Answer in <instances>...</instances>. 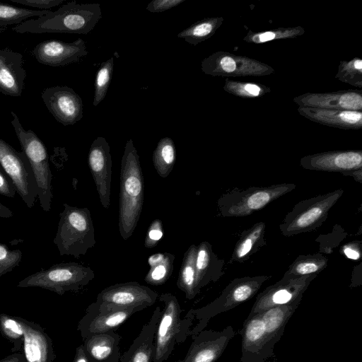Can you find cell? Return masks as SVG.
Here are the masks:
<instances>
[{"mask_svg":"<svg viewBox=\"0 0 362 362\" xmlns=\"http://www.w3.org/2000/svg\"><path fill=\"white\" fill-rule=\"evenodd\" d=\"M144 182L139 156L129 139L122 158L119 182V230L127 240L133 234L142 211Z\"/></svg>","mask_w":362,"mask_h":362,"instance_id":"cell-1","label":"cell"},{"mask_svg":"<svg viewBox=\"0 0 362 362\" xmlns=\"http://www.w3.org/2000/svg\"><path fill=\"white\" fill-rule=\"evenodd\" d=\"M102 17L99 4L68 2L55 11L35 19L25 21L11 30L18 33H90Z\"/></svg>","mask_w":362,"mask_h":362,"instance_id":"cell-2","label":"cell"},{"mask_svg":"<svg viewBox=\"0 0 362 362\" xmlns=\"http://www.w3.org/2000/svg\"><path fill=\"white\" fill-rule=\"evenodd\" d=\"M53 240L60 255L79 258L95 245V229L90 210L64 203Z\"/></svg>","mask_w":362,"mask_h":362,"instance_id":"cell-3","label":"cell"},{"mask_svg":"<svg viewBox=\"0 0 362 362\" xmlns=\"http://www.w3.org/2000/svg\"><path fill=\"white\" fill-rule=\"evenodd\" d=\"M158 298L163 303V309L155 333L153 362H164L170 356L175 345L185 342L189 336L194 317L187 313L181 318L183 310L177 297L172 293H162Z\"/></svg>","mask_w":362,"mask_h":362,"instance_id":"cell-4","label":"cell"},{"mask_svg":"<svg viewBox=\"0 0 362 362\" xmlns=\"http://www.w3.org/2000/svg\"><path fill=\"white\" fill-rule=\"evenodd\" d=\"M11 124L21 144L23 152L32 168L37 187V197L44 211L51 209L53 197L52 173L49 163L47 148L42 140L31 129L25 130L17 115L11 111Z\"/></svg>","mask_w":362,"mask_h":362,"instance_id":"cell-5","label":"cell"},{"mask_svg":"<svg viewBox=\"0 0 362 362\" xmlns=\"http://www.w3.org/2000/svg\"><path fill=\"white\" fill-rule=\"evenodd\" d=\"M295 188L293 183H281L268 187L233 189L218 199V215L224 218L250 215Z\"/></svg>","mask_w":362,"mask_h":362,"instance_id":"cell-6","label":"cell"},{"mask_svg":"<svg viewBox=\"0 0 362 362\" xmlns=\"http://www.w3.org/2000/svg\"><path fill=\"white\" fill-rule=\"evenodd\" d=\"M343 193L342 189H338L298 202L279 225L281 234L290 237L316 230Z\"/></svg>","mask_w":362,"mask_h":362,"instance_id":"cell-7","label":"cell"},{"mask_svg":"<svg viewBox=\"0 0 362 362\" xmlns=\"http://www.w3.org/2000/svg\"><path fill=\"white\" fill-rule=\"evenodd\" d=\"M95 277L92 269L76 262L55 264L20 281L17 287H39L62 296L67 291H77Z\"/></svg>","mask_w":362,"mask_h":362,"instance_id":"cell-8","label":"cell"},{"mask_svg":"<svg viewBox=\"0 0 362 362\" xmlns=\"http://www.w3.org/2000/svg\"><path fill=\"white\" fill-rule=\"evenodd\" d=\"M0 165L16 187L26 206L33 207L37 187L30 164L25 153L0 139Z\"/></svg>","mask_w":362,"mask_h":362,"instance_id":"cell-9","label":"cell"},{"mask_svg":"<svg viewBox=\"0 0 362 362\" xmlns=\"http://www.w3.org/2000/svg\"><path fill=\"white\" fill-rule=\"evenodd\" d=\"M202 71L214 76H262L274 72L269 65L245 56L218 51L201 62Z\"/></svg>","mask_w":362,"mask_h":362,"instance_id":"cell-10","label":"cell"},{"mask_svg":"<svg viewBox=\"0 0 362 362\" xmlns=\"http://www.w3.org/2000/svg\"><path fill=\"white\" fill-rule=\"evenodd\" d=\"M158 293L136 281L116 284L102 290L95 302L111 308H146L153 305Z\"/></svg>","mask_w":362,"mask_h":362,"instance_id":"cell-11","label":"cell"},{"mask_svg":"<svg viewBox=\"0 0 362 362\" xmlns=\"http://www.w3.org/2000/svg\"><path fill=\"white\" fill-rule=\"evenodd\" d=\"M144 310L142 308H111L96 302L86 309L79 320L77 330L82 339L93 334L115 331L134 313Z\"/></svg>","mask_w":362,"mask_h":362,"instance_id":"cell-12","label":"cell"},{"mask_svg":"<svg viewBox=\"0 0 362 362\" xmlns=\"http://www.w3.org/2000/svg\"><path fill=\"white\" fill-rule=\"evenodd\" d=\"M41 97L49 112L64 126L73 125L82 119V99L71 88L49 87L43 90Z\"/></svg>","mask_w":362,"mask_h":362,"instance_id":"cell-13","label":"cell"},{"mask_svg":"<svg viewBox=\"0 0 362 362\" xmlns=\"http://www.w3.org/2000/svg\"><path fill=\"white\" fill-rule=\"evenodd\" d=\"M88 162L99 200L105 209H108L110 206L112 158L110 145L104 137L98 136L91 144Z\"/></svg>","mask_w":362,"mask_h":362,"instance_id":"cell-14","label":"cell"},{"mask_svg":"<svg viewBox=\"0 0 362 362\" xmlns=\"http://www.w3.org/2000/svg\"><path fill=\"white\" fill-rule=\"evenodd\" d=\"M36 60L49 66H63L78 62L88 54L85 42L78 38L72 42L49 40L37 44L31 52Z\"/></svg>","mask_w":362,"mask_h":362,"instance_id":"cell-15","label":"cell"},{"mask_svg":"<svg viewBox=\"0 0 362 362\" xmlns=\"http://www.w3.org/2000/svg\"><path fill=\"white\" fill-rule=\"evenodd\" d=\"M306 170L344 173L362 169V151L360 150L334 151L308 155L300 160Z\"/></svg>","mask_w":362,"mask_h":362,"instance_id":"cell-16","label":"cell"},{"mask_svg":"<svg viewBox=\"0 0 362 362\" xmlns=\"http://www.w3.org/2000/svg\"><path fill=\"white\" fill-rule=\"evenodd\" d=\"M293 101L300 107L361 112L362 91L348 90L322 93H308L295 97Z\"/></svg>","mask_w":362,"mask_h":362,"instance_id":"cell-17","label":"cell"},{"mask_svg":"<svg viewBox=\"0 0 362 362\" xmlns=\"http://www.w3.org/2000/svg\"><path fill=\"white\" fill-rule=\"evenodd\" d=\"M23 328V355L26 362H54L52 339L38 324L18 317Z\"/></svg>","mask_w":362,"mask_h":362,"instance_id":"cell-18","label":"cell"},{"mask_svg":"<svg viewBox=\"0 0 362 362\" xmlns=\"http://www.w3.org/2000/svg\"><path fill=\"white\" fill-rule=\"evenodd\" d=\"M22 54L6 48L0 49V93L20 97L25 88L26 71Z\"/></svg>","mask_w":362,"mask_h":362,"instance_id":"cell-19","label":"cell"},{"mask_svg":"<svg viewBox=\"0 0 362 362\" xmlns=\"http://www.w3.org/2000/svg\"><path fill=\"white\" fill-rule=\"evenodd\" d=\"M160 314L161 308L157 306L129 348L120 356L119 362H153L155 333Z\"/></svg>","mask_w":362,"mask_h":362,"instance_id":"cell-20","label":"cell"},{"mask_svg":"<svg viewBox=\"0 0 362 362\" xmlns=\"http://www.w3.org/2000/svg\"><path fill=\"white\" fill-rule=\"evenodd\" d=\"M298 112L306 119L320 124L343 129L362 128V112L359 111L298 107Z\"/></svg>","mask_w":362,"mask_h":362,"instance_id":"cell-21","label":"cell"},{"mask_svg":"<svg viewBox=\"0 0 362 362\" xmlns=\"http://www.w3.org/2000/svg\"><path fill=\"white\" fill-rule=\"evenodd\" d=\"M121 339L115 331H110L87 337L82 344L90 362H119Z\"/></svg>","mask_w":362,"mask_h":362,"instance_id":"cell-22","label":"cell"},{"mask_svg":"<svg viewBox=\"0 0 362 362\" xmlns=\"http://www.w3.org/2000/svg\"><path fill=\"white\" fill-rule=\"evenodd\" d=\"M224 259H220L212 250L211 245L202 241L197 246L195 260L197 282L199 288L211 281H217L223 274Z\"/></svg>","mask_w":362,"mask_h":362,"instance_id":"cell-23","label":"cell"},{"mask_svg":"<svg viewBox=\"0 0 362 362\" xmlns=\"http://www.w3.org/2000/svg\"><path fill=\"white\" fill-rule=\"evenodd\" d=\"M265 230L266 223L262 221L244 230L235 245L229 263H243L264 246Z\"/></svg>","mask_w":362,"mask_h":362,"instance_id":"cell-24","label":"cell"},{"mask_svg":"<svg viewBox=\"0 0 362 362\" xmlns=\"http://www.w3.org/2000/svg\"><path fill=\"white\" fill-rule=\"evenodd\" d=\"M197 246L191 245L185 252L176 285L187 300H192L199 292L197 286L195 260Z\"/></svg>","mask_w":362,"mask_h":362,"instance_id":"cell-25","label":"cell"},{"mask_svg":"<svg viewBox=\"0 0 362 362\" xmlns=\"http://www.w3.org/2000/svg\"><path fill=\"white\" fill-rule=\"evenodd\" d=\"M175 255L170 252H157L148 258L149 269L144 281L152 286L164 284L170 277L174 267Z\"/></svg>","mask_w":362,"mask_h":362,"instance_id":"cell-26","label":"cell"},{"mask_svg":"<svg viewBox=\"0 0 362 362\" xmlns=\"http://www.w3.org/2000/svg\"><path fill=\"white\" fill-rule=\"evenodd\" d=\"M328 264V259L321 253L299 255L288 267L283 279H297L307 275L317 274Z\"/></svg>","mask_w":362,"mask_h":362,"instance_id":"cell-27","label":"cell"},{"mask_svg":"<svg viewBox=\"0 0 362 362\" xmlns=\"http://www.w3.org/2000/svg\"><path fill=\"white\" fill-rule=\"evenodd\" d=\"M223 22V17L205 18L180 32L177 37L195 46L214 35Z\"/></svg>","mask_w":362,"mask_h":362,"instance_id":"cell-28","label":"cell"},{"mask_svg":"<svg viewBox=\"0 0 362 362\" xmlns=\"http://www.w3.org/2000/svg\"><path fill=\"white\" fill-rule=\"evenodd\" d=\"M175 159L176 149L173 140L168 136L160 139L152 156L153 166L160 177L165 178L169 175Z\"/></svg>","mask_w":362,"mask_h":362,"instance_id":"cell-29","label":"cell"},{"mask_svg":"<svg viewBox=\"0 0 362 362\" xmlns=\"http://www.w3.org/2000/svg\"><path fill=\"white\" fill-rule=\"evenodd\" d=\"M194 339L184 358L175 362H214L217 356V348L205 333L192 336Z\"/></svg>","mask_w":362,"mask_h":362,"instance_id":"cell-30","label":"cell"},{"mask_svg":"<svg viewBox=\"0 0 362 362\" xmlns=\"http://www.w3.org/2000/svg\"><path fill=\"white\" fill-rule=\"evenodd\" d=\"M49 10H33L0 3V27L19 25L31 17H40Z\"/></svg>","mask_w":362,"mask_h":362,"instance_id":"cell-31","label":"cell"},{"mask_svg":"<svg viewBox=\"0 0 362 362\" xmlns=\"http://www.w3.org/2000/svg\"><path fill=\"white\" fill-rule=\"evenodd\" d=\"M304 28L298 26L294 28H279L269 30L252 32L249 31L243 40L247 43L260 44L274 40L293 38L302 35Z\"/></svg>","mask_w":362,"mask_h":362,"instance_id":"cell-32","label":"cell"},{"mask_svg":"<svg viewBox=\"0 0 362 362\" xmlns=\"http://www.w3.org/2000/svg\"><path fill=\"white\" fill-rule=\"evenodd\" d=\"M223 89L230 94L244 98L262 97L271 92L270 88L262 84L228 78H226L225 81Z\"/></svg>","mask_w":362,"mask_h":362,"instance_id":"cell-33","label":"cell"},{"mask_svg":"<svg viewBox=\"0 0 362 362\" xmlns=\"http://www.w3.org/2000/svg\"><path fill=\"white\" fill-rule=\"evenodd\" d=\"M0 331L13 344V352L21 351L23 343V328L18 317L0 314Z\"/></svg>","mask_w":362,"mask_h":362,"instance_id":"cell-34","label":"cell"},{"mask_svg":"<svg viewBox=\"0 0 362 362\" xmlns=\"http://www.w3.org/2000/svg\"><path fill=\"white\" fill-rule=\"evenodd\" d=\"M114 67V59L111 57L103 62L97 71L94 82L93 104L97 106L105 97L110 86Z\"/></svg>","mask_w":362,"mask_h":362,"instance_id":"cell-35","label":"cell"},{"mask_svg":"<svg viewBox=\"0 0 362 362\" xmlns=\"http://www.w3.org/2000/svg\"><path fill=\"white\" fill-rule=\"evenodd\" d=\"M335 78L351 86L362 88V60L354 57L349 61H341Z\"/></svg>","mask_w":362,"mask_h":362,"instance_id":"cell-36","label":"cell"},{"mask_svg":"<svg viewBox=\"0 0 362 362\" xmlns=\"http://www.w3.org/2000/svg\"><path fill=\"white\" fill-rule=\"evenodd\" d=\"M22 257L21 250H10L6 245L0 243V277L18 267Z\"/></svg>","mask_w":362,"mask_h":362,"instance_id":"cell-37","label":"cell"},{"mask_svg":"<svg viewBox=\"0 0 362 362\" xmlns=\"http://www.w3.org/2000/svg\"><path fill=\"white\" fill-rule=\"evenodd\" d=\"M163 235V223L160 219L153 220L149 226L144 239V246L147 248L155 247Z\"/></svg>","mask_w":362,"mask_h":362,"instance_id":"cell-38","label":"cell"},{"mask_svg":"<svg viewBox=\"0 0 362 362\" xmlns=\"http://www.w3.org/2000/svg\"><path fill=\"white\" fill-rule=\"evenodd\" d=\"M284 312L280 308H274L267 311L263 317V322L266 331L272 332L275 330L282 322Z\"/></svg>","mask_w":362,"mask_h":362,"instance_id":"cell-39","label":"cell"},{"mask_svg":"<svg viewBox=\"0 0 362 362\" xmlns=\"http://www.w3.org/2000/svg\"><path fill=\"white\" fill-rule=\"evenodd\" d=\"M186 0H153L146 7L151 13H160L174 8Z\"/></svg>","mask_w":362,"mask_h":362,"instance_id":"cell-40","label":"cell"},{"mask_svg":"<svg viewBox=\"0 0 362 362\" xmlns=\"http://www.w3.org/2000/svg\"><path fill=\"white\" fill-rule=\"evenodd\" d=\"M15 4H19L24 6H31L40 8V10H47L48 8L57 6L62 4L64 0H11Z\"/></svg>","mask_w":362,"mask_h":362,"instance_id":"cell-41","label":"cell"},{"mask_svg":"<svg viewBox=\"0 0 362 362\" xmlns=\"http://www.w3.org/2000/svg\"><path fill=\"white\" fill-rule=\"evenodd\" d=\"M265 331L266 328L263 321L254 320L247 326L246 336L250 341H255L260 339Z\"/></svg>","mask_w":362,"mask_h":362,"instance_id":"cell-42","label":"cell"},{"mask_svg":"<svg viewBox=\"0 0 362 362\" xmlns=\"http://www.w3.org/2000/svg\"><path fill=\"white\" fill-rule=\"evenodd\" d=\"M16 189L11 180L4 173L0 165V194L9 198L15 197Z\"/></svg>","mask_w":362,"mask_h":362,"instance_id":"cell-43","label":"cell"},{"mask_svg":"<svg viewBox=\"0 0 362 362\" xmlns=\"http://www.w3.org/2000/svg\"><path fill=\"white\" fill-rule=\"evenodd\" d=\"M342 251L346 257L354 260L360 259L361 255L360 243L356 241L344 245Z\"/></svg>","mask_w":362,"mask_h":362,"instance_id":"cell-44","label":"cell"},{"mask_svg":"<svg viewBox=\"0 0 362 362\" xmlns=\"http://www.w3.org/2000/svg\"><path fill=\"white\" fill-rule=\"evenodd\" d=\"M73 362H90L84 351L83 344L76 348Z\"/></svg>","mask_w":362,"mask_h":362,"instance_id":"cell-45","label":"cell"},{"mask_svg":"<svg viewBox=\"0 0 362 362\" xmlns=\"http://www.w3.org/2000/svg\"><path fill=\"white\" fill-rule=\"evenodd\" d=\"M0 362H26V361L23 354L15 352L0 360Z\"/></svg>","mask_w":362,"mask_h":362,"instance_id":"cell-46","label":"cell"},{"mask_svg":"<svg viewBox=\"0 0 362 362\" xmlns=\"http://www.w3.org/2000/svg\"><path fill=\"white\" fill-rule=\"evenodd\" d=\"M343 175L352 176L359 183L362 182V169L342 173Z\"/></svg>","mask_w":362,"mask_h":362,"instance_id":"cell-47","label":"cell"},{"mask_svg":"<svg viewBox=\"0 0 362 362\" xmlns=\"http://www.w3.org/2000/svg\"><path fill=\"white\" fill-rule=\"evenodd\" d=\"M13 216V211L9 208L0 203V218H11Z\"/></svg>","mask_w":362,"mask_h":362,"instance_id":"cell-48","label":"cell"}]
</instances>
